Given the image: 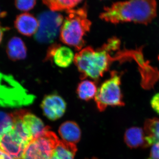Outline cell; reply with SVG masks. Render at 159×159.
<instances>
[{
    "mask_svg": "<svg viewBox=\"0 0 159 159\" xmlns=\"http://www.w3.org/2000/svg\"><path fill=\"white\" fill-rule=\"evenodd\" d=\"M6 52L9 59L16 61L25 58L27 56V48L20 38L13 37L9 40L8 43Z\"/></svg>",
    "mask_w": 159,
    "mask_h": 159,
    "instance_id": "cell-15",
    "label": "cell"
},
{
    "mask_svg": "<svg viewBox=\"0 0 159 159\" xmlns=\"http://www.w3.org/2000/svg\"><path fill=\"white\" fill-rule=\"evenodd\" d=\"M152 159L150 157V158H148V159Z\"/></svg>",
    "mask_w": 159,
    "mask_h": 159,
    "instance_id": "cell-27",
    "label": "cell"
},
{
    "mask_svg": "<svg viewBox=\"0 0 159 159\" xmlns=\"http://www.w3.org/2000/svg\"><path fill=\"white\" fill-rule=\"evenodd\" d=\"M122 75L116 71H111L109 78L102 83L97 89L95 100L100 111H103L108 106L125 105L121 89Z\"/></svg>",
    "mask_w": 159,
    "mask_h": 159,
    "instance_id": "cell-5",
    "label": "cell"
},
{
    "mask_svg": "<svg viewBox=\"0 0 159 159\" xmlns=\"http://www.w3.org/2000/svg\"><path fill=\"white\" fill-rule=\"evenodd\" d=\"M31 142L16 131L13 125L4 129L0 133V149L14 159L21 158Z\"/></svg>",
    "mask_w": 159,
    "mask_h": 159,
    "instance_id": "cell-8",
    "label": "cell"
},
{
    "mask_svg": "<svg viewBox=\"0 0 159 159\" xmlns=\"http://www.w3.org/2000/svg\"><path fill=\"white\" fill-rule=\"evenodd\" d=\"M124 142L130 148H147L149 147L143 129L133 126L125 130Z\"/></svg>",
    "mask_w": 159,
    "mask_h": 159,
    "instance_id": "cell-12",
    "label": "cell"
},
{
    "mask_svg": "<svg viewBox=\"0 0 159 159\" xmlns=\"http://www.w3.org/2000/svg\"><path fill=\"white\" fill-rule=\"evenodd\" d=\"M35 99L11 75L0 72V107H20L30 105Z\"/></svg>",
    "mask_w": 159,
    "mask_h": 159,
    "instance_id": "cell-4",
    "label": "cell"
},
{
    "mask_svg": "<svg viewBox=\"0 0 159 159\" xmlns=\"http://www.w3.org/2000/svg\"><path fill=\"white\" fill-rule=\"evenodd\" d=\"M36 0H15L16 7L23 11H30L36 5Z\"/></svg>",
    "mask_w": 159,
    "mask_h": 159,
    "instance_id": "cell-20",
    "label": "cell"
},
{
    "mask_svg": "<svg viewBox=\"0 0 159 159\" xmlns=\"http://www.w3.org/2000/svg\"><path fill=\"white\" fill-rule=\"evenodd\" d=\"M59 140L56 134L47 130L29 143L20 159H51Z\"/></svg>",
    "mask_w": 159,
    "mask_h": 159,
    "instance_id": "cell-7",
    "label": "cell"
},
{
    "mask_svg": "<svg viewBox=\"0 0 159 159\" xmlns=\"http://www.w3.org/2000/svg\"><path fill=\"white\" fill-rule=\"evenodd\" d=\"M66 14L60 31L61 40L75 50L80 51L85 45L84 37L92 25L88 18L86 4L81 8L67 10Z\"/></svg>",
    "mask_w": 159,
    "mask_h": 159,
    "instance_id": "cell-3",
    "label": "cell"
},
{
    "mask_svg": "<svg viewBox=\"0 0 159 159\" xmlns=\"http://www.w3.org/2000/svg\"><path fill=\"white\" fill-rule=\"evenodd\" d=\"M150 157L152 159H159V142L152 145L151 149Z\"/></svg>",
    "mask_w": 159,
    "mask_h": 159,
    "instance_id": "cell-23",
    "label": "cell"
},
{
    "mask_svg": "<svg viewBox=\"0 0 159 159\" xmlns=\"http://www.w3.org/2000/svg\"><path fill=\"white\" fill-rule=\"evenodd\" d=\"M156 0H127L106 7L99 15L101 19L116 24L133 22L148 25L157 16Z\"/></svg>",
    "mask_w": 159,
    "mask_h": 159,
    "instance_id": "cell-2",
    "label": "cell"
},
{
    "mask_svg": "<svg viewBox=\"0 0 159 159\" xmlns=\"http://www.w3.org/2000/svg\"><path fill=\"white\" fill-rule=\"evenodd\" d=\"M13 119L12 113H7L0 111V133L4 129L13 125Z\"/></svg>",
    "mask_w": 159,
    "mask_h": 159,
    "instance_id": "cell-21",
    "label": "cell"
},
{
    "mask_svg": "<svg viewBox=\"0 0 159 159\" xmlns=\"http://www.w3.org/2000/svg\"><path fill=\"white\" fill-rule=\"evenodd\" d=\"M58 133L62 140L74 144L79 142L81 137L79 126L73 121H66L62 123L60 126Z\"/></svg>",
    "mask_w": 159,
    "mask_h": 159,
    "instance_id": "cell-14",
    "label": "cell"
},
{
    "mask_svg": "<svg viewBox=\"0 0 159 159\" xmlns=\"http://www.w3.org/2000/svg\"><path fill=\"white\" fill-rule=\"evenodd\" d=\"M41 107L44 115L48 119L54 121L63 116L66 108V103L59 95L52 93L44 97Z\"/></svg>",
    "mask_w": 159,
    "mask_h": 159,
    "instance_id": "cell-9",
    "label": "cell"
},
{
    "mask_svg": "<svg viewBox=\"0 0 159 159\" xmlns=\"http://www.w3.org/2000/svg\"><path fill=\"white\" fill-rule=\"evenodd\" d=\"M23 122L29 129L33 139L42 135L50 128L45 126L42 120L29 111L24 110L22 116Z\"/></svg>",
    "mask_w": 159,
    "mask_h": 159,
    "instance_id": "cell-13",
    "label": "cell"
},
{
    "mask_svg": "<svg viewBox=\"0 0 159 159\" xmlns=\"http://www.w3.org/2000/svg\"><path fill=\"white\" fill-rule=\"evenodd\" d=\"M0 159H14L8 154L0 149Z\"/></svg>",
    "mask_w": 159,
    "mask_h": 159,
    "instance_id": "cell-24",
    "label": "cell"
},
{
    "mask_svg": "<svg viewBox=\"0 0 159 159\" xmlns=\"http://www.w3.org/2000/svg\"><path fill=\"white\" fill-rule=\"evenodd\" d=\"M144 130L149 146L159 142V119L154 118L145 120Z\"/></svg>",
    "mask_w": 159,
    "mask_h": 159,
    "instance_id": "cell-17",
    "label": "cell"
},
{
    "mask_svg": "<svg viewBox=\"0 0 159 159\" xmlns=\"http://www.w3.org/2000/svg\"><path fill=\"white\" fill-rule=\"evenodd\" d=\"M120 40L116 37L109 39L100 48L95 49L88 47L81 49L74 57V61L80 79L90 78L95 82L108 70L113 62L122 61Z\"/></svg>",
    "mask_w": 159,
    "mask_h": 159,
    "instance_id": "cell-1",
    "label": "cell"
},
{
    "mask_svg": "<svg viewBox=\"0 0 159 159\" xmlns=\"http://www.w3.org/2000/svg\"><path fill=\"white\" fill-rule=\"evenodd\" d=\"M152 108L159 115V93L155 94L150 100Z\"/></svg>",
    "mask_w": 159,
    "mask_h": 159,
    "instance_id": "cell-22",
    "label": "cell"
},
{
    "mask_svg": "<svg viewBox=\"0 0 159 159\" xmlns=\"http://www.w3.org/2000/svg\"><path fill=\"white\" fill-rule=\"evenodd\" d=\"M63 17L54 11H45L39 16V28L35 39L43 43H53L58 35L62 25Z\"/></svg>",
    "mask_w": 159,
    "mask_h": 159,
    "instance_id": "cell-6",
    "label": "cell"
},
{
    "mask_svg": "<svg viewBox=\"0 0 159 159\" xmlns=\"http://www.w3.org/2000/svg\"><path fill=\"white\" fill-rule=\"evenodd\" d=\"M97 89L95 81L86 80L78 84L77 89V96L82 100L89 101L95 97Z\"/></svg>",
    "mask_w": 159,
    "mask_h": 159,
    "instance_id": "cell-18",
    "label": "cell"
},
{
    "mask_svg": "<svg viewBox=\"0 0 159 159\" xmlns=\"http://www.w3.org/2000/svg\"><path fill=\"white\" fill-rule=\"evenodd\" d=\"M74 57L73 51L68 47L54 43L48 49L44 60L53 61L59 67L66 68L74 61Z\"/></svg>",
    "mask_w": 159,
    "mask_h": 159,
    "instance_id": "cell-10",
    "label": "cell"
},
{
    "mask_svg": "<svg viewBox=\"0 0 159 159\" xmlns=\"http://www.w3.org/2000/svg\"><path fill=\"white\" fill-rule=\"evenodd\" d=\"M77 148L75 144L59 140L51 159H74Z\"/></svg>",
    "mask_w": 159,
    "mask_h": 159,
    "instance_id": "cell-16",
    "label": "cell"
},
{
    "mask_svg": "<svg viewBox=\"0 0 159 159\" xmlns=\"http://www.w3.org/2000/svg\"><path fill=\"white\" fill-rule=\"evenodd\" d=\"M82 0H42L43 2L52 11H63L73 9Z\"/></svg>",
    "mask_w": 159,
    "mask_h": 159,
    "instance_id": "cell-19",
    "label": "cell"
},
{
    "mask_svg": "<svg viewBox=\"0 0 159 159\" xmlns=\"http://www.w3.org/2000/svg\"><path fill=\"white\" fill-rule=\"evenodd\" d=\"M8 28H3L0 25V44H1L2 40L4 31L8 30Z\"/></svg>",
    "mask_w": 159,
    "mask_h": 159,
    "instance_id": "cell-25",
    "label": "cell"
},
{
    "mask_svg": "<svg viewBox=\"0 0 159 159\" xmlns=\"http://www.w3.org/2000/svg\"><path fill=\"white\" fill-rule=\"evenodd\" d=\"M6 15H7V13L5 11L1 12V11H0V18H4L6 16Z\"/></svg>",
    "mask_w": 159,
    "mask_h": 159,
    "instance_id": "cell-26",
    "label": "cell"
},
{
    "mask_svg": "<svg viewBox=\"0 0 159 159\" xmlns=\"http://www.w3.org/2000/svg\"><path fill=\"white\" fill-rule=\"evenodd\" d=\"M14 26L21 34L26 36H31L37 32L39 21L33 15L25 12L16 16L14 21Z\"/></svg>",
    "mask_w": 159,
    "mask_h": 159,
    "instance_id": "cell-11",
    "label": "cell"
}]
</instances>
